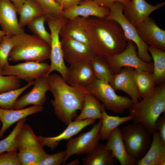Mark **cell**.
Masks as SVG:
<instances>
[{
    "label": "cell",
    "instance_id": "5bb4252c",
    "mask_svg": "<svg viewBox=\"0 0 165 165\" xmlns=\"http://www.w3.org/2000/svg\"><path fill=\"white\" fill-rule=\"evenodd\" d=\"M165 5V2L153 5L146 0H130L129 4L124 5L123 14L136 27L149 17L152 12L163 7Z\"/></svg>",
    "mask_w": 165,
    "mask_h": 165
},
{
    "label": "cell",
    "instance_id": "f546056e",
    "mask_svg": "<svg viewBox=\"0 0 165 165\" xmlns=\"http://www.w3.org/2000/svg\"><path fill=\"white\" fill-rule=\"evenodd\" d=\"M19 15V23L22 28L34 19L46 15L35 0H26L17 11Z\"/></svg>",
    "mask_w": 165,
    "mask_h": 165
},
{
    "label": "cell",
    "instance_id": "7402d4cb",
    "mask_svg": "<svg viewBox=\"0 0 165 165\" xmlns=\"http://www.w3.org/2000/svg\"><path fill=\"white\" fill-rule=\"evenodd\" d=\"M95 120L86 119L82 120H74L70 123L66 128L60 134L51 137L38 136L42 144L53 150L62 140H68L79 133L86 127L93 124Z\"/></svg>",
    "mask_w": 165,
    "mask_h": 165
},
{
    "label": "cell",
    "instance_id": "4316f807",
    "mask_svg": "<svg viewBox=\"0 0 165 165\" xmlns=\"http://www.w3.org/2000/svg\"><path fill=\"white\" fill-rule=\"evenodd\" d=\"M84 165H114L116 160L105 144H99L94 150L82 159Z\"/></svg>",
    "mask_w": 165,
    "mask_h": 165
},
{
    "label": "cell",
    "instance_id": "60d3db41",
    "mask_svg": "<svg viewBox=\"0 0 165 165\" xmlns=\"http://www.w3.org/2000/svg\"><path fill=\"white\" fill-rule=\"evenodd\" d=\"M156 129L159 137L165 144V115L160 116L156 122Z\"/></svg>",
    "mask_w": 165,
    "mask_h": 165
},
{
    "label": "cell",
    "instance_id": "44dd1931",
    "mask_svg": "<svg viewBox=\"0 0 165 165\" xmlns=\"http://www.w3.org/2000/svg\"><path fill=\"white\" fill-rule=\"evenodd\" d=\"M95 79L90 62L70 65L65 80L71 86L85 88Z\"/></svg>",
    "mask_w": 165,
    "mask_h": 165
},
{
    "label": "cell",
    "instance_id": "f35d334b",
    "mask_svg": "<svg viewBox=\"0 0 165 165\" xmlns=\"http://www.w3.org/2000/svg\"><path fill=\"white\" fill-rule=\"evenodd\" d=\"M66 156L65 150L53 154H46L38 165H59L62 163Z\"/></svg>",
    "mask_w": 165,
    "mask_h": 165
},
{
    "label": "cell",
    "instance_id": "484cf974",
    "mask_svg": "<svg viewBox=\"0 0 165 165\" xmlns=\"http://www.w3.org/2000/svg\"><path fill=\"white\" fill-rule=\"evenodd\" d=\"M104 107L96 98L87 92L85 96L81 112L76 117L74 120L101 119L102 110Z\"/></svg>",
    "mask_w": 165,
    "mask_h": 165
},
{
    "label": "cell",
    "instance_id": "603a6c76",
    "mask_svg": "<svg viewBox=\"0 0 165 165\" xmlns=\"http://www.w3.org/2000/svg\"><path fill=\"white\" fill-rule=\"evenodd\" d=\"M43 106L33 105L21 109H5L0 107V120L2 126L0 130V138L11 126L28 116L42 112Z\"/></svg>",
    "mask_w": 165,
    "mask_h": 165
},
{
    "label": "cell",
    "instance_id": "7bdbcfd3",
    "mask_svg": "<svg viewBox=\"0 0 165 165\" xmlns=\"http://www.w3.org/2000/svg\"><path fill=\"white\" fill-rule=\"evenodd\" d=\"M99 5L109 9L113 3L118 2L123 4L124 5L129 4L130 0H94Z\"/></svg>",
    "mask_w": 165,
    "mask_h": 165
},
{
    "label": "cell",
    "instance_id": "d6986e66",
    "mask_svg": "<svg viewBox=\"0 0 165 165\" xmlns=\"http://www.w3.org/2000/svg\"><path fill=\"white\" fill-rule=\"evenodd\" d=\"M17 10L9 0H0V25L6 35L13 36L24 32L20 26Z\"/></svg>",
    "mask_w": 165,
    "mask_h": 165
},
{
    "label": "cell",
    "instance_id": "83f0119b",
    "mask_svg": "<svg viewBox=\"0 0 165 165\" xmlns=\"http://www.w3.org/2000/svg\"><path fill=\"white\" fill-rule=\"evenodd\" d=\"M133 117L129 115L120 117L109 115L104 107L102 110V123L100 128L99 134L101 139L107 141L112 132L121 124L132 120Z\"/></svg>",
    "mask_w": 165,
    "mask_h": 165
},
{
    "label": "cell",
    "instance_id": "d590c367",
    "mask_svg": "<svg viewBox=\"0 0 165 165\" xmlns=\"http://www.w3.org/2000/svg\"><path fill=\"white\" fill-rule=\"evenodd\" d=\"M42 9L47 16L63 18V10L54 0H35Z\"/></svg>",
    "mask_w": 165,
    "mask_h": 165
},
{
    "label": "cell",
    "instance_id": "cb8c5ba5",
    "mask_svg": "<svg viewBox=\"0 0 165 165\" xmlns=\"http://www.w3.org/2000/svg\"><path fill=\"white\" fill-rule=\"evenodd\" d=\"M107 141L105 144L106 148L121 165H137V161L132 158L127 152L119 128L117 127L112 132Z\"/></svg>",
    "mask_w": 165,
    "mask_h": 165
},
{
    "label": "cell",
    "instance_id": "3957f363",
    "mask_svg": "<svg viewBox=\"0 0 165 165\" xmlns=\"http://www.w3.org/2000/svg\"><path fill=\"white\" fill-rule=\"evenodd\" d=\"M128 109L134 123L142 125L151 134L156 131L157 119L165 114V82L156 86L151 95L133 104Z\"/></svg>",
    "mask_w": 165,
    "mask_h": 165
},
{
    "label": "cell",
    "instance_id": "b9f144b4",
    "mask_svg": "<svg viewBox=\"0 0 165 165\" xmlns=\"http://www.w3.org/2000/svg\"><path fill=\"white\" fill-rule=\"evenodd\" d=\"M63 10L78 4L82 0H54Z\"/></svg>",
    "mask_w": 165,
    "mask_h": 165
},
{
    "label": "cell",
    "instance_id": "e0dca14e",
    "mask_svg": "<svg viewBox=\"0 0 165 165\" xmlns=\"http://www.w3.org/2000/svg\"><path fill=\"white\" fill-rule=\"evenodd\" d=\"M134 69L129 67L123 68L119 72L113 74L109 83L115 91L120 90L127 94L135 104L141 97L134 80Z\"/></svg>",
    "mask_w": 165,
    "mask_h": 165
},
{
    "label": "cell",
    "instance_id": "277c9868",
    "mask_svg": "<svg viewBox=\"0 0 165 165\" xmlns=\"http://www.w3.org/2000/svg\"><path fill=\"white\" fill-rule=\"evenodd\" d=\"M12 38L13 46L9 56V61L43 62L50 59V46L35 35L24 32Z\"/></svg>",
    "mask_w": 165,
    "mask_h": 165
},
{
    "label": "cell",
    "instance_id": "836d02e7",
    "mask_svg": "<svg viewBox=\"0 0 165 165\" xmlns=\"http://www.w3.org/2000/svg\"><path fill=\"white\" fill-rule=\"evenodd\" d=\"M34 81L28 82L25 86L0 94V107L5 109H13L15 102L19 96L30 86Z\"/></svg>",
    "mask_w": 165,
    "mask_h": 165
},
{
    "label": "cell",
    "instance_id": "e575fe53",
    "mask_svg": "<svg viewBox=\"0 0 165 165\" xmlns=\"http://www.w3.org/2000/svg\"><path fill=\"white\" fill-rule=\"evenodd\" d=\"M46 15L39 16L34 19L27 25L34 35L50 45L51 41L50 34L46 30L44 25Z\"/></svg>",
    "mask_w": 165,
    "mask_h": 165
},
{
    "label": "cell",
    "instance_id": "7c38bea8",
    "mask_svg": "<svg viewBox=\"0 0 165 165\" xmlns=\"http://www.w3.org/2000/svg\"><path fill=\"white\" fill-rule=\"evenodd\" d=\"M50 67L46 62L28 61L14 65L9 64L2 68L4 75H12L29 82L46 75Z\"/></svg>",
    "mask_w": 165,
    "mask_h": 165
},
{
    "label": "cell",
    "instance_id": "8fae6325",
    "mask_svg": "<svg viewBox=\"0 0 165 165\" xmlns=\"http://www.w3.org/2000/svg\"><path fill=\"white\" fill-rule=\"evenodd\" d=\"M101 123V119H100L89 131L68 140L63 164L72 155L88 154L94 150L101 140L99 131Z\"/></svg>",
    "mask_w": 165,
    "mask_h": 165
},
{
    "label": "cell",
    "instance_id": "ac0fdd59",
    "mask_svg": "<svg viewBox=\"0 0 165 165\" xmlns=\"http://www.w3.org/2000/svg\"><path fill=\"white\" fill-rule=\"evenodd\" d=\"M63 12L64 17L66 19L79 16L104 18L108 15L110 10L94 1H82L77 5L64 10Z\"/></svg>",
    "mask_w": 165,
    "mask_h": 165
},
{
    "label": "cell",
    "instance_id": "ffe728a7",
    "mask_svg": "<svg viewBox=\"0 0 165 165\" xmlns=\"http://www.w3.org/2000/svg\"><path fill=\"white\" fill-rule=\"evenodd\" d=\"M87 18L79 16L66 19L60 29V36L71 38L90 47L87 31Z\"/></svg>",
    "mask_w": 165,
    "mask_h": 165
},
{
    "label": "cell",
    "instance_id": "4fadbf2b",
    "mask_svg": "<svg viewBox=\"0 0 165 165\" xmlns=\"http://www.w3.org/2000/svg\"><path fill=\"white\" fill-rule=\"evenodd\" d=\"M60 39L64 60L69 65L90 62L95 56L86 44L68 38Z\"/></svg>",
    "mask_w": 165,
    "mask_h": 165
},
{
    "label": "cell",
    "instance_id": "1f68e13d",
    "mask_svg": "<svg viewBox=\"0 0 165 165\" xmlns=\"http://www.w3.org/2000/svg\"><path fill=\"white\" fill-rule=\"evenodd\" d=\"M26 120V118H25L17 122L10 134L0 141V154L7 152L18 151L19 133Z\"/></svg>",
    "mask_w": 165,
    "mask_h": 165
},
{
    "label": "cell",
    "instance_id": "d6a6232c",
    "mask_svg": "<svg viewBox=\"0 0 165 165\" xmlns=\"http://www.w3.org/2000/svg\"><path fill=\"white\" fill-rule=\"evenodd\" d=\"M90 63L96 79L109 82L114 73L106 60L95 55Z\"/></svg>",
    "mask_w": 165,
    "mask_h": 165
},
{
    "label": "cell",
    "instance_id": "ab89813d",
    "mask_svg": "<svg viewBox=\"0 0 165 165\" xmlns=\"http://www.w3.org/2000/svg\"><path fill=\"white\" fill-rule=\"evenodd\" d=\"M0 165H21L17 151L7 152L0 154Z\"/></svg>",
    "mask_w": 165,
    "mask_h": 165
},
{
    "label": "cell",
    "instance_id": "bcb514c9",
    "mask_svg": "<svg viewBox=\"0 0 165 165\" xmlns=\"http://www.w3.org/2000/svg\"><path fill=\"white\" fill-rule=\"evenodd\" d=\"M1 123H1V121H0V126H1Z\"/></svg>",
    "mask_w": 165,
    "mask_h": 165
},
{
    "label": "cell",
    "instance_id": "74e56055",
    "mask_svg": "<svg viewBox=\"0 0 165 165\" xmlns=\"http://www.w3.org/2000/svg\"><path fill=\"white\" fill-rule=\"evenodd\" d=\"M0 68V93L19 88L20 79L12 75H4Z\"/></svg>",
    "mask_w": 165,
    "mask_h": 165
},
{
    "label": "cell",
    "instance_id": "f1b7e54d",
    "mask_svg": "<svg viewBox=\"0 0 165 165\" xmlns=\"http://www.w3.org/2000/svg\"><path fill=\"white\" fill-rule=\"evenodd\" d=\"M133 75L141 98H143L151 95L156 85L152 73L134 69Z\"/></svg>",
    "mask_w": 165,
    "mask_h": 165
},
{
    "label": "cell",
    "instance_id": "8992f818",
    "mask_svg": "<svg viewBox=\"0 0 165 165\" xmlns=\"http://www.w3.org/2000/svg\"><path fill=\"white\" fill-rule=\"evenodd\" d=\"M31 127L25 123L20 130L18 155L21 165H38L47 154Z\"/></svg>",
    "mask_w": 165,
    "mask_h": 165
},
{
    "label": "cell",
    "instance_id": "ba28073f",
    "mask_svg": "<svg viewBox=\"0 0 165 165\" xmlns=\"http://www.w3.org/2000/svg\"><path fill=\"white\" fill-rule=\"evenodd\" d=\"M64 17L56 18L46 16V21L50 31L51 41L50 59L51 63L46 76L47 77L54 71H57L63 79L66 78L68 67L64 62L60 38V29L66 20Z\"/></svg>",
    "mask_w": 165,
    "mask_h": 165
},
{
    "label": "cell",
    "instance_id": "ee69618b",
    "mask_svg": "<svg viewBox=\"0 0 165 165\" xmlns=\"http://www.w3.org/2000/svg\"><path fill=\"white\" fill-rule=\"evenodd\" d=\"M14 6L17 12L26 0H9Z\"/></svg>",
    "mask_w": 165,
    "mask_h": 165
},
{
    "label": "cell",
    "instance_id": "52a82bcc",
    "mask_svg": "<svg viewBox=\"0 0 165 165\" xmlns=\"http://www.w3.org/2000/svg\"><path fill=\"white\" fill-rule=\"evenodd\" d=\"M121 131L129 155L137 161L141 159L151 145V134L142 125L134 123L124 126Z\"/></svg>",
    "mask_w": 165,
    "mask_h": 165
},
{
    "label": "cell",
    "instance_id": "5b68a950",
    "mask_svg": "<svg viewBox=\"0 0 165 165\" xmlns=\"http://www.w3.org/2000/svg\"><path fill=\"white\" fill-rule=\"evenodd\" d=\"M85 88L105 108L114 113H123L133 104L130 97L117 94L108 82L95 79Z\"/></svg>",
    "mask_w": 165,
    "mask_h": 165
},
{
    "label": "cell",
    "instance_id": "9a60e30c",
    "mask_svg": "<svg viewBox=\"0 0 165 165\" xmlns=\"http://www.w3.org/2000/svg\"><path fill=\"white\" fill-rule=\"evenodd\" d=\"M33 87L28 93L18 98L13 109H21L30 105L43 106L46 100V94L49 90L47 77L44 76L34 80Z\"/></svg>",
    "mask_w": 165,
    "mask_h": 165
},
{
    "label": "cell",
    "instance_id": "8d00e7d4",
    "mask_svg": "<svg viewBox=\"0 0 165 165\" xmlns=\"http://www.w3.org/2000/svg\"><path fill=\"white\" fill-rule=\"evenodd\" d=\"M13 46L12 36L5 35L0 42V68H2L9 64V56Z\"/></svg>",
    "mask_w": 165,
    "mask_h": 165
},
{
    "label": "cell",
    "instance_id": "2e32d148",
    "mask_svg": "<svg viewBox=\"0 0 165 165\" xmlns=\"http://www.w3.org/2000/svg\"><path fill=\"white\" fill-rule=\"evenodd\" d=\"M136 29L140 38L148 46L165 51V31L152 18L149 17Z\"/></svg>",
    "mask_w": 165,
    "mask_h": 165
},
{
    "label": "cell",
    "instance_id": "6da1fadb",
    "mask_svg": "<svg viewBox=\"0 0 165 165\" xmlns=\"http://www.w3.org/2000/svg\"><path fill=\"white\" fill-rule=\"evenodd\" d=\"M87 31L94 54L105 59L123 51L128 41L116 22L106 18H87Z\"/></svg>",
    "mask_w": 165,
    "mask_h": 165
},
{
    "label": "cell",
    "instance_id": "9c48e42d",
    "mask_svg": "<svg viewBox=\"0 0 165 165\" xmlns=\"http://www.w3.org/2000/svg\"><path fill=\"white\" fill-rule=\"evenodd\" d=\"M123 9V4L115 2L109 8V13L105 18L115 21L119 24L128 40L136 45L138 56L142 60L146 62H152V59L148 51V46L140 38L136 27L124 16Z\"/></svg>",
    "mask_w": 165,
    "mask_h": 165
},
{
    "label": "cell",
    "instance_id": "30bf717a",
    "mask_svg": "<svg viewBox=\"0 0 165 165\" xmlns=\"http://www.w3.org/2000/svg\"><path fill=\"white\" fill-rule=\"evenodd\" d=\"M114 73L119 72L124 67L152 73L153 63L146 62L138 56L137 47L132 41L128 40L125 49L121 52L105 59Z\"/></svg>",
    "mask_w": 165,
    "mask_h": 165
},
{
    "label": "cell",
    "instance_id": "f6af8a7d",
    "mask_svg": "<svg viewBox=\"0 0 165 165\" xmlns=\"http://www.w3.org/2000/svg\"><path fill=\"white\" fill-rule=\"evenodd\" d=\"M6 35V33L2 30H0V42L4 37Z\"/></svg>",
    "mask_w": 165,
    "mask_h": 165
},
{
    "label": "cell",
    "instance_id": "4dcf8cb0",
    "mask_svg": "<svg viewBox=\"0 0 165 165\" xmlns=\"http://www.w3.org/2000/svg\"><path fill=\"white\" fill-rule=\"evenodd\" d=\"M148 50L153 61L152 75L157 85L165 82V51L148 46Z\"/></svg>",
    "mask_w": 165,
    "mask_h": 165
},
{
    "label": "cell",
    "instance_id": "7a4b0ae2",
    "mask_svg": "<svg viewBox=\"0 0 165 165\" xmlns=\"http://www.w3.org/2000/svg\"><path fill=\"white\" fill-rule=\"evenodd\" d=\"M47 78L49 91L53 97L50 101L55 113L67 125L77 116V111L81 110L87 91L85 87L68 84L60 75L50 74Z\"/></svg>",
    "mask_w": 165,
    "mask_h": 165
},
{
    "label": "cell",
    "instance_id": "d4e9b609",
    "mask_svg": "<svg viewBox=\"0 0 165 165\" xmlns=\"http://www.w3.org/2000/svg\"><path fill=\"white\" fill-rule=\"evenodd\" d=\"M152 134L151 145L144 156L137 161V165H165V144L156 130Z\"/></svg>",
    "mask_w": 165,
    "mask_h": 165
}]
</instances>
